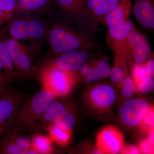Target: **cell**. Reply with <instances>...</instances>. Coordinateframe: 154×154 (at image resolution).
<instances>
[{
    "mask_svg": "<svg viewBox=\"0 0 154 154\" xmlns=\"http://www.w3.org/2000/svg\"><path fill=\"white\" fill-rule=\"evenodd\" d=\"M9 33L11 38L18 41L28 38L27 22L22 20L13 21L9 27Z\"/></svg>",
    "mask_w": 154,
    "mask_h": 154,
    "instance_id": "obj_17",
    "label": "cell"
},
{
    "mask_svg": "<svg viewBox=\"0 0 154 154\" xmlns=\"http://www.w3.org/2000/svg\"><path fill=\"white\" fill-rule=\"evenodd\" d=\"M120 152L122 154H140V151L134 146L127 145L123 146Z\"/></svg>",
    "mask_w": 154,
    "mask_h": 154,
    "instance_id": "obj_32",
    "label": "cell"
},
{
    "mask_svg": "<svg viewBox=\"0 0 154 154\" xmlns=\"http://www.w3.org/2000/svg\"><path fill=\"white\" fill-rule=\"evenodd\" d=\"M17 0H0V10L11 14L17 7Z\"/></svg>",
    "mask_w": 154,
    "mask_h": 154,
    "instance_id": "obj_27",
    "label": "cell"
},
{
    "mask_svg": "<svg viewBox=\"0 0 154 154\" xmlns=\"http://www.w3.org/2000/svg\"><path fill=\"white\" fill-rule=\"evenodd\" d=\"M49 40L52 49L60 54L79 50L92 51L97 47L90 35L64 25L53 28L50 32Z\"/></svg>",
    "mask_w": 154,
    "mask_h": 154,
    "instance_id": "obj_2",
    "label": "cell"
},
{
    "mask_svg": "<svg viewBox=\"0 0 154 154\" xmlns=\"http://www.w3.org/2000/svg\"><path fill=\"white\" fill-rule=\"evenodd\" d=\"M152 55L151 48L147 38L137 29L133 31L128 38L127 61L132 58L135 64H142Z\"/></svg>",
    "mask_w": 154,
    "mask_h": 154,
    "instance_id": "obj_4",
    "label": "cell"
},
{
    "mask_svg": "<svg viewBox=\"0 0 154 154\" xmlns=\"http://www.w3.org/2000/svg\"><path fill=\"white\" fill-rule=\"evenodd\" d=\"M54 1L56 5L63 13L76 18L83 24L88 25L90 24L91 26L86 11L85 0H54Z\"/></svg>",
    "mask_w": 154,
    "mask_h": 154,
    "instance_id": "obj_12",
    "label": "cell"
},
{
    "mask_svg": "<svg viewBox=\"0 0 154 154\" xmlns=\"http://www.w3.org/2000/svg\"><path fill=\"white\" fill-rule=\"evenodd\" d=\"M121 86L122 88V95L125 99L131 98L135 93L136 86L134 81L130 76L128 72L125 73Z\"/></svg>",
    "mask_w": 154,
    "mask_h": 154,
    "instance_id": "obj_22",
    "label": "cell"
},
{
    "mask_svg": "<svg viewBox=\"0 0 154 154\" xmlns=\"http://www.w3.org/2000/svg\"><path fill=\"white\" fill-rule=\"evenodd\" d=\"M28 38L38 39L45 34V30L42 23L36 20L27 22Z\"/></svg>",
    "mask_w": 154,
    "mask_h": 154,
    "instance_id": "obj_20",
    "label": "cell"
},
{
    "mask_svg": "<svg viewBox=\"0 0 154 154\" xmlns=\"http://www.w3.org/2000/svg\"><path fill=\"white\" fill-rule=\"evenodd\" d=\"M132 76L136 85L138 84L153 79V77L150 76L146 71L144 64H135L133 68Z\"/></svg>",
    "mask_w": 154,
    "mask_h": 154,
    "instance_id": "obj_23",
    "label": "cell"
},
{
    "mask_svg": "<svg viewBox=\"0 0 154 154\" xmlns=\"http://www.w3.org/2000/svg\"><path fill=\"white\" fill-rule=\"evenodd\" d=\"M127 72L126 63L121 62L115 57L114 65L111 68L109 76L111 82L117 85L121 86L125 75Z\"/></svg>",
    "mask_w": 154,
    "mask_h": 154,
    "instance_id": "obj_18",
    "label": "cell"
},
{
    "mask_svg": "<svg viewBox=\"0 0 154 154\" xmlns=\"http://www.w3.org/2000/svg\"><path fill=\"white\" fill-rule=\"evenodd\" d=\"M140 149L143 154H154V144L152 143L148 139L142 141L140 144Z\"/></svg>",
    "mask_w": 154,
    "mask_h": 154,
    "instance_id": "obj_30",
    "label": "cell"
},
{
    "mask_svg": "<svg viewBox=\"0 0 154 154\" xmlns=\"http://www.w3.org/2000/svg\"><path fill=\"white\" fill-rule=\"evenodd\" d=\"M51 137L60 144H66L70 138V131H66L54 124L50 129Z\"/></svg>",
    "mask_w": 154,
    "mask_h": 154,
    "instance_id": "obj_21",
    "label": "cell"
},
{
    "mask_svg": "<svg viewBox=\"0 0 154 154\" xmlns=\"http://www.w3.org/2000/svg\"><path fill=\"white\" fill-rule=\"evenodd\" d=\"M11 14L0 10V19L5 22L11 19Z\"/></svg>",
    "mask_w": 154,
    "mask_h": 154,
    "instance_id": "obj_33",
    "label": "cell"
},
{
    "mask_svg": "<svg viewBox=\"0 0 154 154\" xmlns=\"http://www.w3.org/2000/svg\"><path fill=\"white\" fill-rule=\"evenodd\" d=\"M17 105L12 98L0 99V126L5 124L15 115Z\"/></svg>",
    "mask_w": 154,
    "mask_h": 154,
    "instance_id": "obj_16",
    "label": "cell"
},
{
    "mask_svg": "<svg viewBox=\"0 0 154 154\" xmlns=\"http://www.w3.org/2000/svg\"><path fill=\"white\" fill-rule=\"evenodd\" d=\"M138 91L143 94H149L152 92L154 88L153 79H151L136 85Z\"/></svg>",
    "mask_w": 154,
    "mask_h": 154,
    "instance_id": "obj_28",
    "label": "cell"
},
{
    "mask_svg": "<svg viewBox=\"0 0 154 154\" xmlns=\"http://www.w3.org/2000/svg\"><path fill=\"white\" fill-rule=\"evenodd\" d=\"M131 8V0H123L101 22L107 28V45L115 53V57L122 62H127L128 38L137 29L129 19Z\"/></svg>",
    "mask_w": 154,
    "mask_h": 154,
    "instance_id": "obj_1",
    "label": "cell"
},
{
    "mask_svg": "<svg viewBox=\"0 0 154 154\" xmlns=\"http://www.w3.org/2000/svg\"><path fill=\"white\" fill-rule=\"evenodd\" d=\"M5 22V21H3L2 20H1V19H0V28H1V26H2V25H3V23H4V22Z\"/></svg>",
    "mask_w": 154,
    "mask_h": 154,
    "instance_id": "obj_37",
    "label": "cell"
},
{
    "mask_svg": "<svg viewBox=\"0 0 154 154\" xmlns=\"http://www.w3.org/2000/svg\"><path fill=\"white\" fill-rule=\"evenodd\" d=\"M5 150L6 152L10 154H25V152L19 149L16 144L10 143L6 146Z\"/></svg>",
    "mask_w": 154,
    "mask_h": 154,
    "instance_id": "obj_31",
    "label": "cell"
},
{
    "mask_svg": "<svg viewBox=\"0 0 154 154\" xmlns=\"http://www.w3.org/2000/svg\"><path fill=\"white\" fill-rule=\"evenodd\" d=\"M124 141V135L120 130L115 126L108 125L97 135L96 149L103 154H117L122 149Z\"/></svg>",
    "mask_w": 154,
    "mask_h": 154,
    "instance_id": "obj_5",
    "label": "cell"
},
{
    "mask_svg": "<svg viewBox=\"0 0 154 154\" xmlns=\"http://www.w3.org/2000/svg\"><path fill=\"white\" fill-rule=\"evenodd\" d=\"M52 0H17V7L27 11H38L47 7Z\"/></svg>",
    "mask_w": 154,
    "mask_h": 154,
    "instance_id": "obj_19",
    "label": "cell"
},
{
    "mask_svg": "<svg viewBox=\"0 0 154 154\" xmlns=\"http://www.w3.org/2000/svg\"><path fill=\"white\" fill-rule=\"evenodd\" d=\"M47 121L51 122L58 127L66 131H70L75 124V119L61 103L53 102L43 114Z\"/></svg>",
    "mask_w": 154,
    "mask_h": 154,
    "instance_id": "obj_10",
    "label": "cell"
},
{
    "mask_svg": "<svg viewBox=\"0 0 154 154\" xmlns=\"http://www.w3.org/2000/svg\"><path fill=\"white\" fill-rule=\"evenodd\" d=\"M42 79L47 90L56 96L68 94L76 81L74 73L64 71L53 65L44 72Z\"/></svg>",
    "mask_w": 154,
    "mask_h": 154,
    "instance_id": "obj_3",
    "label": "cell"
},
{
    "mask_svg": "<svg viewBox=\"0 0 154 154\" xmlns=\"http://www.w3.org/2000/svg\"><path fill=\"white\" fill-rule=\"evenodd\" d=\"M4 68H5V66H4V64H3L2 61L0 60V71Z\"/></svg>",
    "mask_w": 154,
    "mask_h": 154,
    "instance_id": "obj_36",
    "label": "cell"
},
{
    "mask_svg": "<svg viewBox=\"0 0 154 154\" xmlns=\"http://www.w3.org/2000/svg\"><path fill=\"white\" fill-rule=\"evenodd\" d=\"M154 129L152 130L151 131L149 132V138L148 140H149L151 143H152L153 144H154Z\"/></svg>",
    "mask_w": 154,
    "mask_h": 154,
    "instance_id": "obj_34",
    "label": "cell"
},
{
    "mask_svg": "<svg viewBox=\"0 0 154 154\" xmlns=\"http://www.w3.org/2000/svg\"><path fill=\"white\" fill-rule=\"evenodd\" d=\"M16 145L22 149L26 152L30 147L31 142L28 138L26 137L21 136L17 137L15 141Z\"/></svg>",
    "mask_w": 154,
    "mask_h": 154,
    "instance_id": "obj_29",
    "label": "cell"
},
{
    "mask_svg": "<svg viewBox=\"0 0 154 154\" xmlns=\"http://www.w3.org/2000/svg\"><path fill=\"white\" fill-rule=\"evenodd\" d=\"M33 144L35 149L41 153H48L52 150L48 140L42 135L36 136L34 138Z\"/></svg>",
    "mask_w": 154,
    "mask_h": 154,
    "instance_id": "obj_25",
    "label": "cell"
},
{
    "mask_svg": "<svg viewBox=\"0 0 154 154\" xmlns=\"http://www.w3.org/2000/svg\"><path fill=\"white\" fill-rule=\"evenodd\" d=\"M38 153H39V152L37 151H36V150H34L33 149H28L25 152V154H37Z\"/></svg>",
    "mask_w": 154,
    "mask_h": 154,
    "instance_id": "obj_35",
    "label": "cell"
},
{
    "mask_svg": "<svg viewBox=\"0 0 154 154\" xmlns=\"http://www.w3.org/2000/svg\"><path fill=\"white\" fill-rule=\"evenodd\" d=\"M91 72L84 79L88 83H92L110 76L111 67L105 59L96 60L91 64Z\"/></svg>",
    "mask_w": 154,
    "mask_h": 154,
    "instance_id": "obj_15",
    "label": "cell"
},
{
    "mask_svg": "<svg viewBox=\"0 0 154 154\" xmlns=\"http://www.w3.org/2000/svg\"><path fill=\"white\" fill-rule=\"evenodd\" d=\"M0 60L4 64L5 68L7 70H13L14 63L11 59L8 46L5 39L0 38Z\"/></svg>",
    "mask_w": 154,
    "mask_h": 154,
    "instance_id": "obj_24",
    "label": "cell"
},
{
    "mask_svg": "<svg viewBox=\"0 0 154 154\" xmlns=\"http://www.w3.org/2000/svg\"><path fill=\"white\" fill-rule=\"evenodd\" d=\"M88 99L92 107L102 111L111 107L115 102L116 96L112 87L103 84L92 88L88 93Z\"/></svg>",
    "mask_w": 154,
    "mask_h": 154,
    "instance_id": "obj_9",
    "label": "cell"
},
{
    "mask_svg": "<svg viewBox=\"0 0 154 154\" xmlns=\"http://www.w3.org/2000/svg\"><path fill=\"white\" fill-rule=\"evenodd\" d=\"M91 52L79 50L62 54L57 58L53 66L64 71L74 73L87 63L91 57Z\"/></svg>",
    "mask_w": 154,
    "mask_h": 154,
    "instance_id": "obj_8",
    "label": "cell"
},
{
    "mask_svg": "<svg viewBox=\"0 0 154 154\" xmlns=\"http://www.w3.org/2000/svg\"><path fill=\"white\" fill-rule=\"evenodd\" d=\"M123 0H85L88 18L94 33L102 19Z\"/></svg>",
    "mask_w": 154,
    "mask_h": 154,
    "instance_id": "obj_7",
    "label": "cell"
},
{
    "mask_svg": "<svg viewBox=\"0 0 154 154\" xmlns=\"http://www.w3.org/2000/svg\"><path fill=\"white\" fill-rule=\"evenodd\" d=\"M137 21L143 28H154V0H136L132 7Z\"/></svg>",
    "mask_w": 154,
    "mask_h": 154,
    "instance_id": "obj_11",
    "label": "cell"
},
{
    "mask_svg": "<svg viewBox=\"0 0 154 154\" xmlns=\"http://www.w3.org/2000/svg\"><path fill=\"white\" fill-rule=\"evenodd\" d=\"M148 102L142 99H132L125 102L119 110L122 121L128 126L140 125L149 109Z\"/></svg>",
    "mask_w": 154,
    "mask_h": 154,
    "instance_id": "obj_6",
    "label": "cell"
},
{
    "mask_svg": "<svg viewBox=\"0 0 154 154\" xmlns=\"http://www.w3.org/2000/svg\"><path fill=\"white\" fill-rule=\"evenodd\" d=\"M55 97L53 93L48 90L38 92L30 101V111L36 116L43 115L48 107L54 102Z\"/></svg>",
    "mask_w": 154,
    "mask_h": 154,
    "instance_id": "obj_14",
    "label": "cell"
},
{
    "mask_svg": "<svg viewBox=\"0 0 154 154\" xmlns=\"http://www.w3.org/2000/svg\"><path fill=\"white\" fill-rule=\"evenodd\" d=\"M140 125L141 128L147 133H149L152 130L154 129V110L153 106H150L148 111L145 115Z\"/></svg>",
    "mask_w": 154,
    "mask_h": 154,
    "instance_id": "obj_26",
    "label": "cell"
},
{
    "mask_svg": "<svg viewBox=\"0 0 154 154\" xmlns=\"http://www.w3.org/2000/svg\"><path fill=\"white\" fill-rule=\"evenodd\" d=\"M13 63L22 70L27 71L31 67L30 58L18 41L11 38L5 39Z\"/></svg>",
    "mask_w": 154,
    "mask_h": 154,
    "instance_id": "obj_13",
    "label": "cell"
}]
</instances>
